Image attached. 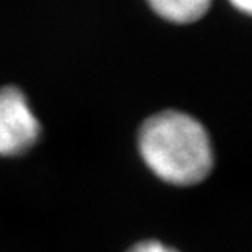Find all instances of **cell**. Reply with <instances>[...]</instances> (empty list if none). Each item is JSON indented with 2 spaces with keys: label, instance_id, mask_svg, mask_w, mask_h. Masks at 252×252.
Listing matches in <instances>:
<instances>
[{
  "label": "cell",
  "instance_id": "6da1fadb",
  "mask_svg": "<svg viewBox=\"0 0 252 252\" xmlns=\"http://www.w3.org/2000/svg\"><path fill=\"white\" fill-rule=\"evenodd\" d=\"M138 148L146 165L172 185L200 184L213 169V148L205 126L177 110L146 120L139 128Z\"/></svg>",
  "mask_w": 252,
  "mask_h": 252
},
{
  "label": "cell",
  "instance_id": "3957f363",
  "mask_svg": "<svg viewBox=\"0 0 252 252\" xmlns=\"http://www.w3.org/2000/svg\"><path fill=\"white\" fill-rule=\"evenodd\" d=\"M156 15L165 22L189 25L203 18L211 7V0H146Z\"/></svg>",
  "mask_w": 252,
  "mask_h": 252
},
{
  "label": "cell",
  "instance_id": "277c9868",
  "mask_svg": "<svg viewBox=\"0 0 252 252\" xmlns=\"http://www.w3.org/2000/svg\"><path fill=\"white\" fill-rule=\"evenodd\" d=\"M128 252H179V251L162 244L160 241H143V243L134 244Z\"/></svg>",
  "mask_w": 252,
  "mask_h": 252
},
{
  "label": "cell",
  "instance_id": "7a4b0ae2",
  "mask_svg": "<svg viewBox=\"0 0 252 252\" xmlns=\"http://www.w3.org/2000/svg\"><path fill=\"white\" fill-rule=\"evenodd\" d=\"M41 126L25 94L8 85L0 89V156H18L36 143Z\"/></svg>",
  "mask_w": 252,
  "mask_h": 252
},
{
  "label": "cell",
  "instance_id": "5b68a950",
  "mask_svg": "<svg viewBox=\"0 0 252 252\" xmlns=\"http://www.w3.org/2000/svg\"><path fill=\"white\" fill-rule=\"evenodd\" d=\"M229 3L236 10H239V12H243L246 15H249L252 10V0H229Z\"/></svg>",
  "mask_w": 252,
  "mask_h": 252
}]
</instances>
